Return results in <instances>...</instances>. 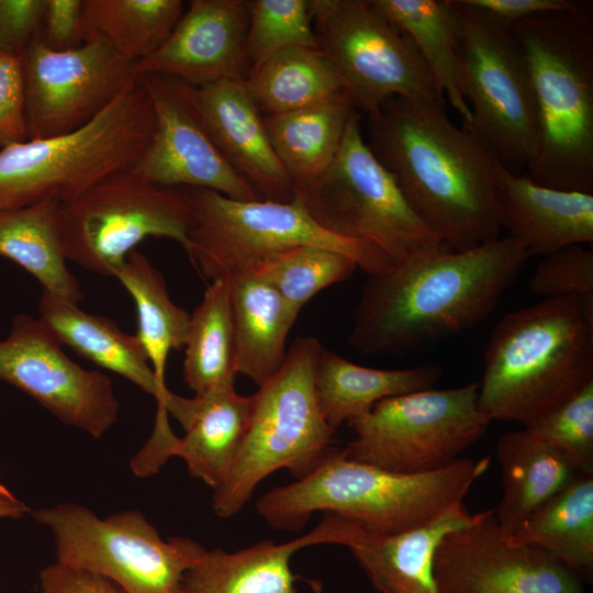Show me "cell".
<instances>
[{"label":"cell","instance_id":"cell-8","mask_svg":"<svg viewBox=\"0 0 593 593\" xmlns=\"http://www.w3.org/2000/svg\"><path fill=\"white\" fill-rule=\"evenodd\" d=\"M190 204L191 264L208 280L250 272L269 256L300 245L328 248L351 258L367 275L393 265L376 246L321 227L300 201L236 200L216 191L184 188Z\"/></svg>","mask_w":593,"mask_h":593},{"label":"cell","instance_id":"cell-42","mask_svg":"<svg viewBox=\"0 0 593 593\" xmlns=\"http://www.w3.org/2000/svg\"><path fill=\"white\" fill-rule=\"evenodd\" d=\"M46 0H0V54L22 56L38 36Z\"/></svg>","mask_w":593,"mask_h":593},{"label":"cell","instance_id":"cell-1","mask_svg":"<svg viewBox=\"0 0 593 593\" xmlns=\"http://www.w3.org/2000/svg\"><path fill=\"white\" fill-rule=\"evenodd\" d=\"M368 146L418 219L451 250L500 237L501 165L444 103L394 97L366 115Z\"/></svg>","mask_w":593,"mask_h":593},{"label":"cell","instance_id":"cell-15","mask_svg":"<svg viewBox=\"0 0 593 593\" xmlns=\"http://www.w3.org/2000/svg\"><path fill=\"white\" fill-rule=\"evenodd\" d=\"M21 59L29 139L83 126L138 77L135 63L98 36L68 51L49 49L36 37Z\"/></svg>","mask_w":593,"mask_h":593},{"label":"cell","instance_id":"cell-32","mask_svg":"<svg viewBox=\"0 0 593 593\" xmlns=\"http://www.w3.org/2000/svg\"><path fill=\"white\" fill-rule=\"evenodd\" d=\"M417 47L437 90L470 126L472 114L462 92L451 0H370Z\"/></svg>","mask_w":593,"mask_h":593},{"label":"cell","instance_id":"cell-20","mask_svg":"<svg viewBox=\"0 0 593 593\" xmlns=\"http://www.w3.org/2000/svg\"><path fill=\"white\" fill-rule=\"evenodd\" d=\"M362 536L353 523L325 514L315 529L283 544L262 540L234 552L206 550L186 571L179 593H296L290 567L295 551L317 544L349 547Z\"/></svg>","mask_w":593,"mask_h":593},{"label":"cell","instance_id":"cell-10","mask_svg":"<svg viewBox=\"0 0 593 593\" xmlns=\"http://www.w3.org/2000/svg\"><path fill=\"white\" fill-rule=\"evenodd\" d=\"M451 3L461 87L472 114L468 128L504 168L518 174L535 154L536 119L512 24L465 0Z\"/></svg>","mask_w":593,"mask_h":593},{"label":"cell","instance_id":"cell-27","mask_svg":"<svg viewBox=\"0 0 593 593\" xmlns=\"http://www.w3.org/2000/svg\"><path fill=\"white\" fill-rule=\"evenodd\" d=\"M473 516L457 503L424 527L387 538L362 536L348 548L378 593H439L434 550L445 534L467 526Z\"/></svg>","mask_w":593,"mask_h":593},{"label":"cell","instance_id":"cell-11","mask_svg":"<svg viewBox=\"0 0 593 593\" xmlns=\"http://www.w3.org/2000/svg\"><path fill=\"white\" fill-rule=\"evenodd\" d=\"M30 514L51 532L55 562L103 577L125 593H179L186 571L206 551L188 537L163 539L137 510L100 517L59 503Z\"/></svg>","mask_w":593,"mask_h":593},{"label":"cell","instance_id":"cell-19","mask_svg":"<svg viewBox=\"0 0 593 593\" xmlns=\"http://www.w3.org/2000/svg\"><path fill=\"white\" fill-rule=\"evenodd\" d=\"M248 20L246 0H191L165 43L137 61L135 71L176 77L197 88L245 80Z\"/></svg>","mask_w":593,"mask_h":593},{"label":"cell","instance_id":"cell-17","mask_svg":"<svg viewBox=\"0 0 593 593\" xmlns=\"http://www.w3.org/2000/svg\"><path fill=\"white\" fill-rule=\"evenodd\" d=\"M138 76L152 102L155 128L133 168L161 187L208 189L245 201L260 199L213 139L198 103L197 87L170 76Z\"/></svg>","mask_w":593,"mask_h":593},{"label":"cell","instance_id":"cell-16","mask_svg":"<svg viewBox=\"0 0 593 593\" xmlns=\"http://www.w3.org/2000/svg\"><path fill=\"white\" fill-rule=\"evenodd\" d=\"M0 380L20 389L65 425L102 437L119 419L111 379L71 360L42 321L16 314L0 340Z\"/></svg>","mask_w":593,"mask_h":593},{"label":"cell","instance_id":"cell-6","mask_svg":"<svg viewBox=\"0 0 593 593\" xmlns=\"http://www.w3.org/2000/svg\"><path fill=\"white\" fill-rule=\"evenodd\" d=\"M155 128L139 76L83 126L0 149V211L53 200L70 202L133 168Z\"/></svg>","mask_w":593,"mask_h":593},{"label":"cell","instance_id":"cell-39","mask_svg":"<svg viewBox=\"0 0 593 593\" xmlns=\"http://www.w3.org/2000/svg\"><path fill=\"white\" fill-rule=\"evenodd\" d=\"M526 428L580 473L593 474V381Z\"/></svg>","mask_w":593,"mask_h":593},{"label":"cell","instance_id":"cell-12","mask_svg":"<svg viewBox=\"0 0 593 593\" xmlns=\"http://www.w3.org/2000/svg\"><path fill=\"white\" fill-rule=\"evenodd\" d=\"M478 395L479 382H471L384 399L349 423L356 436L342 450L351 460L396 473L445 468L491 423L479 407Z\"/></svg>","mask_w":593,"mask_h":593},{"label":"cell","instance_id":"cell-46","mask_svg":"<svg viewBox=\"0 0 593 593\" xmlns=\"http://www.w3.org/2000/svg\"><path fill=\"white\" fill-rule=\"evenodd\" d=\"M31 508L4 484L0 483V518H21Z\"/></svg>","mask_w":593,"mask_h":593},{"label":"cell","instance_id":"cell-30","mask_svg":"<svg viewBox=\"0 0 593 593\" xmlns=\"http://www.w3.org/2000/svg\"><path fill=\"white\" fill-rule=\"evenodd\" d=\"M59 211L53 200L0 211V256L31 273L43 291L79 303L83 294L66 265Z\"/></svg>","mask_w":593,"mask_h":593},{"label":"cell","instance_id":"cell-41","mask_svg":"<svg viewBox=\"0 0 593 593\" xmlns=\"http://www.w3.org/2000/svg\"><path fill=\"white\" fill-rule=\"evenodd\" d=\"M27 139L22 59L0 54V149Z\"/></svg>","mask_w":593,"mask_h":593},{"label":"cell","instance_id":"cell-45","mask_svg":"<svg viewBox=\"0 0 593 593\" xmlns=\"http://www.w3.org/2000/svg\"><path fill=\"white\" fill-rule=\"evenodd\" d=\"M502 21L514 23L524 19L584 7L588 0H465Z\"/></svg>","mask_w":593,"mask_h":593},{"label":"cell","instance_id":"cell-47","mask_svg":"<svg viewBox=\"0 0 593 593\" xmlns=\"http://www.w3.org/2000/svg\"><path fill=\"white\" fill-rule=\"evenodd\" d=\"M0 475H1V467H0Z\"/></svg>","mask_w":593,"mask_h":593},{"label":"cell","instance_id":"cell-13","mask_svg":"<svg viewBox=\"0 0 593 593\" xmlns=\"http://www.w3.org/2000/svg\"><path fill=\"white\" fill-rule=\"evenodd\" d=\"M317 49L366 115L394 97L444 103L413 41L370 0H307Z\"/></svg>","mask_w":593,"mask_h":593},{"label":"cell","instance_id":"cell-34","mask_svg":"<svg viewBox=\"0 0 593 593\" xmlns=\"http://www.w3.org/2000/svg\"><path fill=\"white\" fill-rule=\"evenodd\" d=\"M246 87L261 113L309 108L345 92L343 82L317 48L291 47L250 69Z\"/></svg>","mask_w":593,"mask_h":593},{"label":"cell","instance_id":"cell-2","mask_svg":"<svg viewBox=\"0 0 593 593\" xmlns=\"http://www.w3.org/2000/svg\"><path fill=\"white\" fill-rule=\"evenodd\" d=\"M530 255L512 237L441 248L367 275L349 346L363 355L412 353L483 322Z\"/></svg>","mask_w":593,"mask_h":593},{"label":"cell","instance_id":"cell-35","mask_svg":"<svg viewBox=\"0 0 593 593\" xmlns=\"http://www.w3.org/2000/svg\"><path fill=\"white\" fill-rule=\"evenodd\" d=\"M116 278L131 294L137 312L135 334L157 380L166 385L169 353L184 347L190 314L170 299L163 275L137 250L115 269Z\"/></svg>","mask_w":593,"mask_h":593},{"label":"cell","instance_id":"cell-18","mask_svg":"<svg viewBox=\"0 0 593 593\" xmlns=\"http://www.w3.org/2000/svg\"><path fill=\"white\" fill-rule=\"evenodd\" d=\"M432 569L439 593H585L582 579L550 553L511 544L494 510L445 534Z\"/></svg>","mask_w":593,"mask_h":593},{"label":"cell","instance_id":"cell-25","mask_svg":"<svg viewBox=\"0 0 593 593\" xmlns=\"http://www.w3.org/2000/svg\"><path fill=\"white\" fill-rule=\"evenodd\" d=\"M441 373L443 368L437 363L403 369L363 367L322 348L313 385L323 417L336 430L384 399L432 389Z\"/></svg>","mask_w":593,"mask_h":593},{"label":"cell","instance_id":"cell-40","mask_svg":"<svg viewBox=\"0 0 593 593\" xmlns=\"http://www.w3.org/2000/svg\"><path fill=\"white\" fill-rule=\"evenodd\" d=\"M528 288L545 299L575 298L593 314V251L582 245L558 249L537 265Z\"/></svg>","mask_w":593,"mask_h":593},{"label":"cell","instance_id":"cell-22","mask_svg":"<svg viewBox=\"0 0 593 593\" xmlns=\"http://www.w3.org/2000/svg\"><path fill=\"white\" fill-rule=\"evenodd\" d=\"M496 199L502 230L530 257L593 242V192L549 188L500 165Z\"/></svg>","mask_w":593,"mask_h":593},{"label":"cell","instance_id":"cell-26","mask_svg":"<svg viewBox=\"0 0 593 593\" xmlns=\"http://www.w3.org/2000/svg\"><path fill=\"white\" fill-rule=\"evenodd\" d=\"M227 277L235 369L237 374L260 387L282 367L288 351L287 337L296 318L279 293L261 278L249 272Z\"/></svg>","mask_w":593,"mask_h":593},{"label":"cell","instance_id":"cell-21","mask_svg":"<svg viewBox=\"0 0 593 593\" xmlns=\"http://www.w3.org/2000/svg\"><path fill=\"white\" fill-rule=\"evenodd\" d=\"M197 99L221 153L259 198L292 201L291 181L272 148L262 113L245 80H223L199 87Z\"/></svg>","mask_w":593,"mask_h":593},{"label":"cell","instance_id":"cell-3","mask_svg":"<svg viewBox=\"0 0 593 593\" xmlns=\"http://www.w3.org/2000/svg\"><path fill=\"white\" fill-rule=\"evenodd\" d=\"M490 457L459 458L449 466L418 474L383 470L333 452L309 475L276 488L256 503L271 527L296 532L315 512L356 525L366 537L387 538L432 523L461 503L485 473Z\"/></svg>","mask_w":593,"mask_h":593},{"label":"cell","instance_id":"cell-24","mask_svg":"<svg viewBox=\"0 0 593 593\" xmlns=\"http://www.w3.org/2000/svg\"><path fill=\"white\" fill-rule=\"evenodd\" d=\"M496 454L503 495L494 514L506 538L580 474L564 456L526 427L503 434Z\"/></svg>","mask_w":593,"mask_h":593},{"label":"cell","instance_id":"cell-38","mask_svg":"<svg viewBox=\"0 0 593 593\" xmlns=\"http://www.w3.org/2000/svg\"><path fill=\"white\" fill-rule=\"evenodd\" d=\"M250 69L291 47L317 48L307 0H246ZM249 69V70H250Z\"/></svg>","mask_w":593,"mask_h":593},{"label":"cell","instance_id":"cell-5","mask_svg":"<svg viewBox=\"0 0 593 593\" xmlns=\"http://www.w3.org/2000/svg\"><path fill=\"white\" fill-rule=\"evenodd\" d=\"M593 381V314L575 298L507 313L483 356L478 404L490 421L527 427Z\"/></svg>","mask_w":593,"mask_h":593},{"label":"cell","instance_id":"cell-28","mask_svg":"<svg viewBox=\"0 0 593 593\" xmlns=\"http://www.w3.org/2000/svg\"><path fill=\"white\" fill-rule=\"evenodd\" d=\"M253 412V394L235 387L194 396L184 435L176 437L169 456L181 458L191 477L213 490L228 475L245 440Z\"/></svg>","mask_w":593,"mask_h":593},{"label":"cell","instance_id":"cell-36","mask_svg":"<svg viewBox=\"0 0 593 593\" xmlns=\"http://www.w3.org/2000/svg\"><path fill=\"white\" fill-rule=\"evenodd\" d=\"M183 12L181 0H82L86 40L98 36L135 64L165 43Z\"/></svg>","mask_w":593,"mask_h":593},{"label":"cell","instance_id":"cell-44","mask_svg":"<svg viewBox=\"0 0 593 593\" xmlns=\"http://www.w3.org/2000/svg\"><path fill=\"white\" fill-rule=\"evenodd\" d=\"M40 593H125L114 582L58 562L40 571Z\"/></svg>","mask_w":593,"mask_h":593},{"label":"cell","instance_id":"cell-29","mask_svg":"<svg viewBox=\"0 0 593 593\" xmlns=\"http://www.w3.org/2000/svg\"><path fill=\"white\" fill-rule=\"evenodd\" d=\"M354 110L343 92L316 105L264 116L270 143L293 192L317 181L331 167Z\"/></svg>","mask_w":593,"mask_h":593},{"label":"cell","instance_id":"cell-33","mask_svg":"<svg viewBox=\"0 0 593 593\" xmlns=\"http://www.w3.org/2000/svg\"><path fill=\"white\" fill-rule=\"evenodd\" d=\"M182 377L194 396L234 388V333L227 276L211 280L190 314Z\"/></svg>","mask_w":593,"mask_h":593},{"label":"cell","instance_id":"cell-37","mask_svg":"<svg viewBox=\"0 0 593 593\" xmlns=\"http://www.w3.org/2000/svg\"><path fill=\"white\" fill-rule=\"evenodd\" d=\"M358 268L348 256L311 245L280 250L249 273L269 283L289 312L298 318L303 306L320 291L348 279Z\"/></svg>","mask_w":593,"mask_h":593},{"label":"cell","instance_id":"cell-9","mask_svg":"<svg viewBox=\"0 0 593 593\" xmlns=\"http://www.w3.org/2000/svg\"><path fill=\"white\" fill-rule=\"evenodd\" d=\"M293 198L321 227L376 246L393 266L448 248L413 212L371 152L356 110L331 167L311 186L295 190Z\"/></svg>","mask_w":593,"mask_h":593},{"label":"cell","instance_id":"cell-7","mask_svg":"<svg viewBox=\"0 0 593 593\" xmlns=\"http://www.w3.org/2000/svg\"><path fill=\"white\" fill-rule=\"evenodd\" d=\"M323 346L300 336L288 348L279 371L253 394L249 427L233 467L214 490L212 507L219 517L237 514L257 485L278 469L300 480L335 449V429L323 417L313 385Z\"/></svg>","mask_w":593,"mask_h":593},{"label":"cell","instance_id":"cell-23","mask_svg":"<svg viewBox=\"0 0 593 593\" xmlns=\"http://www.w3.org/2000/svg\"><path fill=\"white\" fill-rule=\"evenodd\" d=\"M38 318L58 340L90 362L122 376L157 401L179 423L189 399L170 392L156 378L136 335L123 332L112 320L82 311L78 303L43 291Z\"/></svg>","mask_w":593,"mask_h":593},{"label":"cell","instance_id":"cell-31","mask_svg":"<svg viewBox=\"0 0 593 593\" xmlns=\"http://www.w3.org/2000/svg\"><path fill=\"white\" fill-rule=\"evenodd\" d=\"M511 544L541 549L578 574L593 579V474L580 473L563 491L532 514Z\"/></svg>","mask_w":593,"mask_h":593},{"label":"cell","instance_id":"cell-43","mask_svg":"<svg viewBox=\"0 0 593 593\" xmlns=\"http://www.w3.org/2000/svg\"><path fill=\"white\" fill-rule=\"evenodd\" d=\"M37 38L53 51H68L82 45L86 40L82 0H46Z\"/></svg>","mask_w":593,"mask_h":593},{"label":"cell","instance_id":"cell-14","mask_svg":"<svg viewBox=\"0 0 593 593\" xmlns=\"http://www.w3.org/2000/svg\"><path fill=\"white\" fill-rule=\"evenodd\" d=\"M67 260L113 277L147 237H165L188 248L190 204L184 188L149 182L134 168L115 174L77 199L60 204Z\"/></svg>","mask_w":593,"mask_h":593},{"label":"cell","instance_id":"cell-4","mask_svg":"<svg viewBox=\"0 0 593 593\" xmlns=\"http://www.w3.org/2000/svg\"><path fill=\"white\" fill-rule=\"evenodd\" d=\"M535 105L536 148L526 176L593 192V3L512 23Z\"/></svg>","mask_w":593,"mask_h":593}]
</instances>
